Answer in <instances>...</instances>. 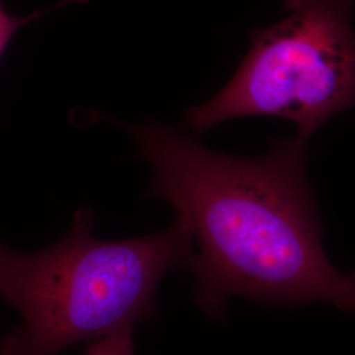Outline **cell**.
<instances>
[{
  "label": "cell",
  "instance_id": "3957f363",
  "mask_svg": "<svg viewBox=\"0 0 355 355\" xmlns=\"http://www.w3.org/2000/svg\"><path fill=\"white\" fill-rule=\"evenodd\" d=\"M291 11L258 31L239 70L211 101L187 111L183 125L202 135L233 119L275 116L308 140L355 108V0H284Z\"/></svg>",
  "mask_w": 355,
  "mask_h": 355
},
{
  "label": "cell",
  "instance_id": "5b68a950",
  "mask_svg": "<svg viewBox=\"0 0 355 355\" xmlns=\"http://www.w3.org/2000/svg\"><path fill=\"white\" fill-rule=\"evenodd\" d=\"M26 21H29V17L19 19V17H13L12 15L7 12L0 0V55L6 49L7 44L10 42L13 35L16 33V31Z\"/></svg>",
  "mask_w": 355,
  "mask_h": 355
},
{
  "label": "cell",
  "instance_id": "6da1fadb",
  "mask_svg": "<svg viewBox=\"0 0 355 355\" xmlns=\"http://www.w3.org/2000/svg\"><path fill=\"white\" fill-rule=\"evenodd\" d=\"M128 129L152 167L149 195L171 204L190 229L186 266L208 315L221 316L236 296L283 306L324 302L355 315V271L340 272L322 248L305 177L308 140L295 135L241 158L155 121Z\"/></svg>",
  "mask_w": 355,
  "mask_h": 355
},
{
  "label": "cell",
  "instance_id": "277c9868",
  "mask_svg": "<svg viewBox=\"0 0 355 355\" xmlns=\"http://www.w3.org/2000/svg\"><path fill=\"white\" fill-rule=\"evenodd\" d=\"M132 330L117 331L108 337L92 341L86 349V355H133V336Z\"/></svg>",
  "mask_w": 355,
  "mask_h": 355
},
{
  "label": "cell",
  "instance_id": "7a4b0ae2",
  "mask_svg": "<svg viewBox=\"0 0 355 355\" xmlns=\"http://www.w3.org/2000/svg\"><path fill=\"white\" fill-rule=\"evenodd\" d=\"M92 228V211L80 208L64 237L41 252L0 241V295L23 322L0 340V355H60L133 329L153 318L161 280L187 265L193 249L178 217L164 232L129 240H98Z\"/></svg>",
  "mask_w": 355,
  "mask_h": 355
}]
</instances>
